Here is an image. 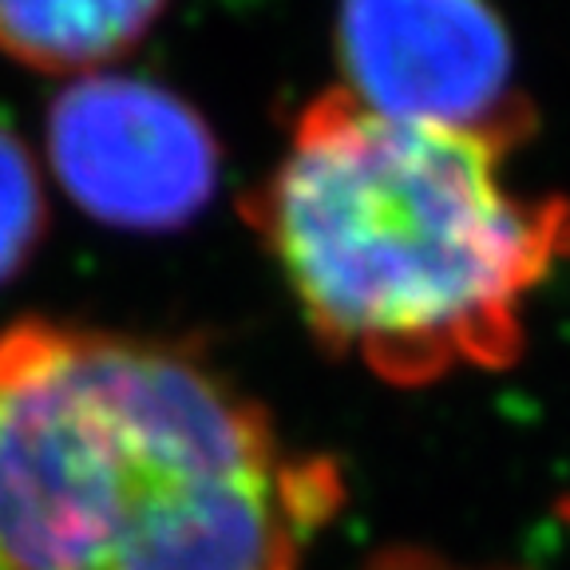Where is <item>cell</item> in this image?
<instances>
[{"label": "cell", "mask_w": 570, "mask_h": 570, "mask_svg": "<svg viewBox=\"0 0 570 570\" xmlns=\"http://www.w3.org/2000/svg\"><path fill=\"white\" fill-rule=\"evenodd\" d=\"M499 163L483 139L325 91L249 218L325 348L392 384L508 368L527 297L570 258V198L519 195Z\"/></svg>", "instance_id": "2"}, {"label": "cell", "mask_w": 570, "mask_h": 570, "mask_svg": "<svg viewBox=\"0 0 570 570\" xmlns=\"http://www.w3.org/2000/svg\"><path fill=\"white\" fill-rule=\"evenodd\" d=\"M167 0H0V52L40 71L116 60Z\"/></svg>", "instance_id": "5"}, {"label": "cell", "mask_w": 570, "mask_h": 570, "mask_svg": "<svg viewBox=\"0 0 570 570\" xmlns=\"http://www.w3.org/2000/svg\"><path fill=\"white\" fill-rule=\"evenodd\" d=\"M365 570H499V567H472V562H455L432 551H384Z\"/></svg>", "instance_id": "7"}, {"label": "cell", "mask_w": 570, "mask_h": 570, "mask_svg": "<svg viewBox=\"0 0 570 570\" xmlns=\"http://www.w3.org/2000/svg\"><path fill=\"white\" fill-rule=\"evenodd\" d=\"M40 230V190L32 163L12 135L0 131V277L24 262Z\"/></svg>", "instance_id": "6"}, {"label": "cell", "mask_w": 570, "mask_h": 570, "mask_svg": "<svg viewBox=\"0 0 570 570\" xmlns=\"http://www.w3.org/2000/svg\"><path fill=\"white\" fill-rule=\"evenodd\" d=\"M345 91L373 116L491 142L534 131L531 99L491 0H341Z\"/></svg>", "instance_id": "3"}, {"label": "cell", "mask_w": 570, "mask_h": 570, "mask_svg": "<svg viewBox=\"0 0 570 570\" xmlns=\"http://www.w3.org/2000/svg\"><path fill=\"white\" fill-rule=\"evenodd\" d=\"M325 455L183 348L28 321L0 337V570H302Z\"/></svg>", "instance_id": "1"}, {"label": "cell", "mask_w": 570, "mask_h": 570, "mask_svg": "<svg viewBox=\"0 0 570 570\" xmlns=\"http://www.w3.org/2000/svg\"><path fill=\"white\" fill-rule=\"evenodd\" d=\"M63 187L96 218L175 226L210 198L218 147L183 99L139 80H83L52 111Z\"/></svg>", "instance_id": "4"}]
</instances>
